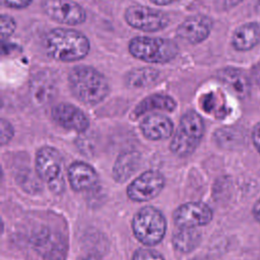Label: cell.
<instances>
[{
    "label": "cell",
    "instance_id": "1",
    "mask_svg": "<svg viewBox=\"0 0 260 260\" xmlns=\"http://www.w3.org/2000/svg\"><path fill=\"white\" fill-rule=\"evenodd\" d=\"M48 54L62 62H72L84 58L90 49L88 39L74 29L54 28L45 39Z\"/></svg>",
    "mask_w": 260,
    "mask_h": 260
},
{
    "label": "cell",
    "instance_id": "2",
    "mask_svg": "<svg viewBox=\"0 0 260 260\" xmlns=\"http://www.w3.org/2000/svg\"><path fill=\"white\" fill-rule=\"evenodd\" d=\"M72 93L86 105H96L109 93V83L98 70L88 66L74 67L68 76Z\"/></svg>",
    "mask_w": 260,
    "mask_h": 260
},
{
    "label": "cell",
    "instance_id": "3",
    "mask_svg": "<svg viewBox=\"0 0 260 260\" xmlns=\"http://www.w3.org/2000/svg\"><path fill=\"white\" fill-rule=\"evenodd\" d=\"M204 132L202 118L194 111L185 113L172 139L170 148L180 157L190 155L200 143Z\"/></svg>",
    "mask_w": 260,
    "mask_h": 260
},
{
    "label": "cell",
    "instance_id": "4",
    "mask_svg": "<svg viewBox=\"0 0 260 260\" xmlns=\"http://www.w3.org/2000/svg\"><path fill=\"white\" fill-rule=\"evenodd\" d=\"M132 231L141 244L154 246L162 241L167 231V221L158 209L145 206L134 215Z\"/></svg>",
    "mask_w": 260,
    "mask_h": 260
},
{
    "label": "cell",
    "instance_id": "5",
    "mask_svg": "<svg viewBox=\"0 0 260 260\" xmlns=\"http://www.w3.org/2000/svg\"><path fill=\"white\" fill-rule=\"evenodd\" d=\"M129 52L148 63H167L177 56L178 47L168 39L135 37L129 43Z\"/></svg>",
    "mask_w": 260,
    "mask_h": 260
},
{
    "label": "cell",
    "instance_id": "6",
    "mask_svg": "<svg viewBox=\"0 0 260 260\" xmlns=\"http://www.w3.org/2000/svg\"><path fill=\"white\" fill-rule=\"evenodd\" d=\"M36 172L55 194L65 190L63 162L59 151L52 146L40 148L36 155Z\"/></svg>",
    "mask_w": 260,
    "mask_h": 260
},
{
    "label": "cell",
    "instance_id": "7",
    "mask_svg": "<svg viewBox=\"0 0 260 260\" xmlns=\"http://www.w3.org/2000/svg\"><path fill=\"white\" fill-rule=\"evenodd\" d=\"M124 16L130 26L143 31H157L169 24V17L162 11L142 5L128 7Z\"/></svg>",
    "mask_w": 260,
    "mask_h": 260
},
{
    "label": "cell",
    "instance_id": "8",
    "mask_svg": "<svg viewBox=\"0 0 260 260\" xmlns=\"http://www.w3.org/2000/svg\"><path fill=\"white\" fill-rule=\"evenodd\" d=\"M165 186L164 176L153 170L146 171L133 180L127 188L129 199L135 202H146L156 197Z\"/></svg>",
    "mask_w": 260,
    "mask_h": 260
},
{
    "label": "cell",
    "instance_id": "9",
    "mask_svg": "<svg viewBox=\"0 0 260 260\" xmlns=\"http://www.w3.org/2000/svg\"><path fill=\"white\" fill-rule=\"evenodd\" d=\"M43 10L55 21L68 25H77L85 20L84 9L72 0H45Z\"/></svg>",
    "mask_w": 260,
    "mask_h": 260
},
{
    "label": "cell",
    "instance_id": "10",
    "mask_svg": "<svg viewBox=\"0 0 260 260\" xmlns=\"http://www.w3.org/2000/svg\"><path fill=\"white\" fill-rule=\"evenodd\" d=\"M173 217L178 228H197L208 224L213 217V212L206 203L188 202L180 205Z\"/></svg>",
    "mask_w": 260,
    "mask_h": 260
},
{
    "label": "cell",
    "instance_id": "11",
    "mask_svg": "<svg viewBox=\"0 0 260 260\" xmlns=\"http://www.w3.org/2000/svg\"><path fill=\"white\" fill-rule=\"evenodd\" d=\"M34 247L46 260H65L66 245L61 235L48 229L41 231L34 238Z\"/></svg>",
    "mask_w": 260,
    "mask_h": 260
},
{
    "label": "cell",
    "instance_id": "12",
    "mask_svg": "<svg viewBox=\"0 0 260 260\" xmlns=\"http://www.w3.org/2000/svg\"><path fill=\"white\" fill-rule=\"evenodd\" d=\"M54 121L63 128L77 132L85 131L89 126L86 115L77 107L71 104H58L52 110Z\"/></svg>",
    "mask_w": 260,
    "mask_h": 260
},
{
    "label": "cell",
    "instance_id": "13",
    "mask_svg": "<svg viewBox=\"0 0 260 260\" xmlns=\"http://www.w3.org/2000/svg\"><path fill=\"white\" fill-rule=\"evenodd\" d=\"M211 26L212 23L208 17L204 15H193L179 25L177 35L191 44H199L209 36Z\"/></svg>",
    "mask_w": 260,
    "mask_h": 260
},
{
    "label": "cell",
    "instance_id": "14",
    "mask_svg": "<svg viewBox=\"0 0 260 260\" xmlns=\"http://www.w3.org/2000/svg\"><path fill=\"white\" fill-rule=\"evenodd\" d=\"M67 176L71 188L77 192L90 190L99 183V177L94 169L82 161L71 164L68 168Z\"/></svg>",
    "mask_w": 260,
    "mask_h": 260
},
{
    "label": "cell",
    "instance_id": "15",
    "mask_svg": "<svg viewBox=\"0 0 260 260\" xmlns=\"http://www.w3.org/2000/svg\"><path fill=\"white\" fill-rule=\"evenodd\" d=\"M217 78L239 99L249 95L251 83L243 70L233 67L222 68L217 72Z\"/></svg>",
    "mask_w": 260,
    "mask_h": 260
},
{
    "label": "cell",
    "instance_id": "16",
    "mask_svg": "<svg viewBox=\"0 0 260 260\" xmlns=\"http://www.w3.org/2000/svg\"><path fill=\"white\" fill-rule=\"evenodd\" d=\"M140 130L144 137L149 140H162L172 135L173 123L164 115L152 114L141 121Z\"/></svg>",
    "mask_w": 260,
    "mask_h": 260
},
{
    "label": "cell",
    "instance_id": "17",
    "mask_svg": "<svg viewBox=\"0 0 260 260\" xmlns=\"http://www.w3.org/2000/svg\"><path fill=\"white\" fill-rule=\"evenodd\" d=\"M260 43V26L256 22L240 25L233 34L232 45L240 52L250 51Z\"/></svg>",
    "mask_w": 260,
    "mask_h": 260
},
{
    "label": "cell",
    "instance_id": "18",
    "mask_svg": "<svg viewBox=\"0 0 260 260\" xmlns=\"http://www.w3.org/2000/svg\"><path fill=\"white\" fill-rule=\"evenodd\" d=\"M141 154L138 151L127 150L122 152L113 167V178L118 183L126 182L140 167Z\"/></svg>",
    "mask_w": 260,
    "mask_h": 260
},
{
    "label": "cell",
    "instance_id": "19",
    "mask_svg": "<svg viewBox=\"0 0 260 260\" xmlns=\"http://www.w3.org/2000/svg\"><path fill=\"white\" fill-rule=\"evenodd\" d=\"M30 93L39 104H46L56 94V85L49 72H40L30 82Z\"/></svg>",
    "mask_w": 260,
    "mask_h": 260
},
{
    "label": "cell",
    "instance_id": "20",
    "mask_svg": "<svg viewBox=\"0 0 260 260\" xmlns=\"http://www.w3.org/2000/svg\"><path fill=\"white\" fill-rule=\"evenodd\" d=\"M201 242V233L196 228H179L173 236L172 243L176 250L182 253H190Z\"/></svg>",
    "mask_w": 260,
    "mask_h": 260
},
{
    "label": "cell",
    "instance_id": "21",
    "mask_svg": "<svg viewBox=\"0 0 260 260\" xmlns=\"http://www.w3.org/2000/svg\"><path fill=\"white\" fill-rule=\"evenodd\" d=\"M176 108V102L173 98L162 93H155L143 99L134 109V116L140 117L143 114L153 111V110H162L172 112Z\"/></svg>",
    "mask_w": 260,
    "mask_h": 260
},
{
    "label": "cell",
    "instance_id": "22",
    "mask_svg": "<svg viewBox=\"0 0 260 260\" xmlns=\"http://www.w3.org/2000/svg\"><path fill=\"white\" fill-rule=\"evenodd\" d=\"M158 72L152 68H140L129 72L126 81L131 87H144L155 81Z\"/></svg>",
    "mask_w": 260,
    "mask_h": 260
},
{
    "label": "cell",
    "instance_id": "23",
    "mask_svg": "<svg viewBox=\"0 0 260 260\" xmlns=\"http://www.w3.org/2000/svg\"><path fill=\"white\" fill-rule=\"evenodd\" d=\"M132 260H165L162 255L151 249H138L132 257Z\"/></svg>",
    "mask_w": 260,
    "mask_h": 260
},
{
    "label": "cell",
    "instance_id": "24",
    "mask_svg": "<svg viewBox=\"0 0 260 260\" xmlns=\"http://www.w3.org/2000/svg\"><path fill=\"white\" fill-rule=\"evenodd\" d=\"M0 24H1V37H2L3 40L10 37L16 28L15 20L9 15L3 14L1 16Z\"/></svg>",
    "mask_w": 260,
    "mask_h": 260
},
{
    "label": "cell",
    "instance_id": "25",
    "mask_svg": "<svg viewBox=\"0 0 260 260\" xmlns=\"http://www.w3.org/2000/svg\"><path fill=\"white\" fill-rule=\"evenodd\" d=\"M0 130H1V144L4 145L11 140V138L13 137V134H14V130H13L12 125L3 118L1 119Z\"/></svg>",
    "mask_w": 260,
    "mask_h": 260
},
{
    "label": "cell",
    "instance_id": "26",
    "mask_svg": "<svg viewBox=\"0 0 260 260\" xmlns=\"http://www.w3.org/2000/svg\"><path fill=\"white\" fill-rule=\"evenodd\" d=\"M1 2L4 6L19 9L28 6L31 0H1Z\"/></svg>",
    "mask_w": 260,
    "mask_h": 260
},
{
    "label": "cell",
    "instance_id": "27",
    "mask_svg": "<svg viewBox=\"0 0 260 260\" xmlns=\"http://www.w3.org/2000/svg\"><path fill=\"white\" fill-rule=\"evenodd\" d=\"M252 141L256 150L260 154V122H258L252 130Z\"/></svg>",
    "mask_w": 260,
    "mask_h": 260
},
{
    "label": "cell",
    "instance_id": "28",
    "mask_svg": "<svg viewBox=\"0 0 260 260\" xmlns=\"http://www.w3.org/2000/svg\"><path fill=\"white\" fill-rule=\"evenodd\" d=\"M252 214L257 222L260 223V197L256 200L252 207Z\"/></svg>",
    "mask_w": 260,
    "mask_h": 260
},
{
    "label": "cell",
    "instance_id": "29",
    "mask_svg": "<svg viewBox=\"0 0 260 260\" xmlns=\"http://www.w3.org/2000/svg\"><path fill=\"white\" fill-rule=\"evenodd\" d=\"M243 0H220V4L223 6L224 9H231L238 4H240Z\"/></svg>",
    "mask_w": 260,
    "mask_h": 260
},
{
    "label": "cell",
    "instance_id": "30",
    "mask_svg": "<svg viewBox=\"0 0 260 260\" xmlns=\"http://www.w3.org/2000/svg\"><path fill=\"white\" fill-rule=\"evenodd\" d=\"M151 2H153L154 4H157V5H168V4H171L177 0H150Z\"/></svg>",
    "mask_w": 260,
    "mask_h": 260
},
{
    "label": "cell",
    "instance_id": "31",
    "mask_svg": "<svg viewBox=\"0 0 260 260\" xmlns=\"http://www.w3.org/2000/svg\"><path fill=\"white\" fill-rule=\"evenodd\" d=\"M81 260H100V259H98V258H96V257H94V256L89 255V256H86V257L82 258Z\"/></svg>",
    "mask_w": 260,
    "mask_h": 260
},
{
    "label": "cell",
    "instance_id": "32",
    "mask_svg": "<svg viewBox=\"0 0 260 260\" xmlns=\"http://www.w3.org/2000/svg\"><path fill=\"white\" fill-rule=\"evenodd\" d=\"M257 9L260 11V0H257Z\"/></svg>",
    "mask_w": 260,
    "mask_h": 260
}]
</instances>
